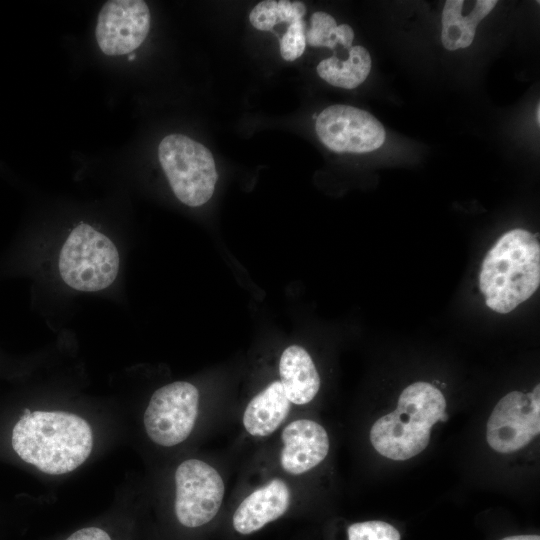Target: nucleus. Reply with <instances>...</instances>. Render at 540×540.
<instances>
[{
  "instance_id": "aec40b11",
  "label": "nucleus",
  "mask_w": 540,
  "mask_h": 540,
  "mask_svg": "<svg viewBox=\"0 0 540 540\" xmlns=\"http://www.w3.org/2000/svg\"><path fill=\"white\" fill-rule=\"evenodd\" d=\"M305 32V22L302 19L289 24L280 40V54L284 60L294 61L303 54L306 47Z\"/></svg>"
},
{
  "instance_id": "dca6fc26",
  "label": "nucleus",
  "mask_w": 540,
  "mask_h": 540,
  "mask_svg": "<svg viewBox=\"0 0 540 540\" xmlns=\"http://www.w3.org/2000/svg\"><path fill=\"white\" fill-rule=\"evenodd\" d=\"M370 70L371 57L362 46L351 47L346 60L334 55L322 60L317 66V73L323 80L344 89H353L362 84Z\"/></svg>"
},
{
  "instance_id": "423d86ee",
  "label": "nucleus",
  "mask_w": 540,
  "mask_h": 540,
  "mask_svg": "<svg viewBox=\"0 0 540 540\" xmlns=\"http://www.w3.org/2000/svg\"><path fill=\"white\" fill-rule=\"evenodd\" d=\"M174 515L178 524L196 529L210 523L218 514L225 496L221 473L210 463L189 458L174 473Z\"/></svg>"
},
{
  "instance_id": "f8f14e48",
  "label": "nucleus",
  "mask_w": 540,
  "mask_h": 540,
  "mask_svg": "<svg viewBox=\"0 0 540 540\" xmlns=\"http://www.w3.org/2000/svg\"><path fill=\"white\" fill-rule=\"evenodd\" d=\"M293 491L281 477H273L254 488L238 504L232 527L240 535H250L272 523L289 510Z\"/></svg>"
},
{
  "instance_id": "0eeeda50",
  "label": "nucleus",
  "mask_w": 540,
  "mask_h": 540,
  "mask_svg": "<svg viewBox=\"0 0 540 540\" xmlns=\"http://www.w3.org/2000/svg\"><path fill=\"white\" fill-rule=\"evenodd\" d=\"M199 411V391L190 382L176 381L158 388L143 416L148 437L163 447L176 446L193 431Z\"/></svg>"
},
{
  "instance_id": "6e6552de",
  "label": "nucleus",
  "mask_w": 540,
  "mask_h": 540,
  "mask_svg": "<svg viewBox=\"0 0 540 540\" xmlns=\"http://www.w3.org/2000/svg\"><path fill=\"white\" fill-rule=\"evenodd\" d=\"M540 433V385L530 393L512 391L495 405L486 425L489 446L499 453H513Z\"/></svg>"
},
{
  "instance_id": "20e7f679",
  "label": "nucleus",
  "mask_w": 540,
  "mask_h": 540,
  "mask_svg": "<svg viewBox=\"0 0 540 540\" xmlns=\"http://www.w3.org/2000/svg\"><path fill=\"white\" fill-rule=\"evenodd\" d=\"M114 243L92 226L80 223L65 240L59 256L62 280L71 288L96 292L109 287L119 271Z\"/></svg>"
},
{
  "instance_id": "6ab92c4d",
  "label": "nucleus",
  "mask_w": 540,
  "mask_h": 540,
  "mask_svg": "<svg viewBox=\"0 0 540 540\" xmlns=\"http://www.w3.org/2000/svg\"><path fill=\"white\" fill-rule=\"evenodd\" d=\"M348 540H401L399 531L380 520L356 522L347 528Z\"/></svg>"
},
{
  "instance_id": "a211bd4d",
  "label": "nucleus",
  "mask_w": 540,
  "mask_h": 540,
  "mask_svg": "<svg viewBox=\"0 0 540 540\" xmlns=\"http://www.w3.org/2000/svg\"><path fill=\"white\" fill-rule=\"evenodd\" d=\"M306 44L312 47H327L334 49L339 43L350 49L354 32L349 25H337L335 19L328 13L318 11L311 16V26L305 32Z\"/></svg>"
},
{
  "instance_id": "4be33fe9",
  "label": "nucleus",
  "mask_w": 540,
  "mask_h": 540,
  "mask_svg": "<svg viewBox=\"0 0 540 540\" xmlns=\"http://www.w3.org/2000/svg\"><path fill=\"white\" fill-rule=\"evenodd\" d=\"M501 540H540L539 535H513L507 536Z\"/></svg>"
},
{
  "instance_id": "39448f33",
  "label": "nucleus",
  "mask_w": 540,
  "mask_h": 540,
  "mask_svg": "<svg viewBox=\"0 0 540 540\" xmlns=\"http://www.w3.org/2000/svg\"><path fill=\"white\" fill-rule=\"evenodd\" d=\"M158 158L175 196L190 207H198L212 197L218 174L211 152L201 143L182 134L164 137Z\"/></svg>"
},
{
  "instance_id": "7ed1b4c3",
  "label": "nucleus",
  "mask_w": 540,
  "mask_h": 540,
  "mask_svg": "<svg viewBox=\"0 0 540 540\" xmlns=\"http://www.w3.org/2000/svg\"><path fill=\"white\" fill-rule=\"evenodd\" d=\"M445 409V397L437 387L412 383L400 394L396 409L374 422L370 442L388 459L408 460L428 446L432 427L446 419Z\"/></svg>"
},
{
  "instance_id": "9b49d317",
  "label": "nucleus",
  "mask_w": 540,
  "mask_h": 540,
  "mask_svg": "<svg viewBox=\"0 0 540 540\" xmlns=\"http://www.w3.org/2000/svg\"><path fill=\"white\" fill-rule=\"evenodd\" d=\"M278 463L288 476L304 475L328 455L330 448L326 429L318 422L299 418L282 426L280 433Z\"/></svg>"
},
{
  "instance_id": "ddd939ff",
  "label": "nucleus",
  "mask_w": 540,
  "mask_h": 540,
  "mask_svg": "<svg viewBox=\"0 0 540 540\" xmlns=\"http://www.w3.org/2000/svg\"><path fill=\"white\" fill-rule=\"evenodd\" d=\"M291 406L281 382L272 381L247 403L242 414L243 428L251 437H269L284 425Z\"/></svg>"
},
{
  "instance_id": "5701e85b",
  "label": "nucleus",
  "mask_w": 540,
  "mask_h": 540,
  "mask_svg": "<svg viewBox=\"0 0 540 540\" xmlns=\"http://www.w3.org/2000/svg\"><path fill=\"white\" fill-rule=\"evenodd\" d=\"M539 110H540V108H539V106H538V107H537V121H538V122L540 121Z\"/></svg>"
},
{
  "instance_id": "f03ea898",
  "label": "nucleus",
  "mask_w": 540,
  "mask_h": 540,
  "mask_svg": "<svg viewBox=\"0 0 540 540\" xmlns=\"http://www.w3.org/2000/svg\"><path fill=\"white\" fill-rule=\"evenodd\" d=\"M540 283V245L536 234L513 229L487 252L479 274L486 305L506 314L530 298Z\"/></svg>"
},
{
  "instance_id": "1a4fd4ad",
  "label": "nucleus",
  "mask_w": 540,
  "mask_h": 540,
  "mask_svg": "<svg viewBox=\"0 0 540 540\" xmlns=\"http://www.w3.org/2000/svg\"><path fill=\"white\" fill-rule=\"evenodd\" d=\"M316 133L320 141L337 153H367L378 149L385 141L382 124L365 110L332 105L317 117Z\"/></svg>"
},
{
  "instance_id": "b1692460",
  "label": "nucleus",
  "mask_w": 540,
  "mask_h": 540,
  "mask_svg": "<svg viewBox=\"0 0 540 540\" xmlns=\"http://www.w3.org/2000/svg\"><path fill=\"white\" fill-rule=\"evenodd\" d=\"M134 58H135V54H130V55H129V60H132V59H134Z\"/></svg>"
},
{
  "instance_id": "412c9836",
  "label": "nucleus",
  "mask_w": 540,
  "mask_h": 540,
  "mask_svg": "<svg viewBox=\"0 0 540 540\" xmlns=\"http://www.w3.org/2000/svg\"><path fill=\"white\" fill-rule=\"evenodd\" d=\"M117 534L101 525H90L77 529L62 540H118Z\"/></svg>"
},
{
  "instance_id": "9d476101",
  "label": "nucleus",
  "mask_w": 540,
  "mask_h": 540,
  "mask_svg": "<svg viewBox=\"0 0 540 540\" xmlns=\"http://www.w3.org/2000/svg\"><path fill=\"white\" fill-rule=\"evenodd\" d=\"M150 12L142 0H112L101 8L95 36L99 48L110 56L128 54L145 40Z\"/></svg>"
},
{
  "instance_id": "f3484780",
  "label": "nucleus",
  "mask_w": 540,
  "mask_h": 540,
  "mask_svg": "<svg viewBox=\"0 0 540 540\" xmlns=\"http://www.w3.org/2000/svg\"><path fill=\"white\" fill-rule=\"evenodd\" d=\"M306 6L301 1L266 0L259 2L250 12L249 20L258 30L270 31L279 23L301 20Z\"/></svg>"
},
{
  "instance_id": "f257e3e1",
  "label": "nucleus",
  "mask_w": 540,
  "mask_h": 540,
  "mask_svg": "<svg viewBox=\"0 0 540 540\" xmlns=\"http://www.w3.org/2000/svg\"><path fill=\"white\" fill-rule=\"evenodd\" d=\"M12 448L26 463L49 475L69 473L82 465L93 448L88 422L64 411L24 409L12 430Z\"/></svg>"
},
{
  "instance_id": "2eb2a0df",
  "label": "nucleus",
  "mask_w": 540,
  "mask_h": 540,
  "mask_svg": "<svg viewBox=\"0 0 540 540\" xmlns=\"http://www.w3.org/2000/svg\"><path fill=\"white\" fill-rule=\"evenodd\" d=\"M496 0H478L473 7L463 13L465 1L448 0L442 12L443 46L448 50L468 47L475 36L476 27L495 7Z\"/></svg>"
},
{
  "instance_id": "4468645a",
  "label": "nucleus",
  "mask_w": 540,
  "mask_h": 540,
  "mask_svg": "<svg viewBox=\"0 0 540 540\" xmlns=\"http://www.w3.org/2000/svg\"><path fill=\"white\" fill-rule=\"evenodd\" d=\"M279 381L292 405L310 403L320 389V377L310 354L299 345L284 349L279 360Z\"/></svg>"
}]
</instances>
